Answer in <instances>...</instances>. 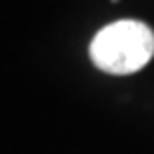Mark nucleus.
Segmentation results:
<instances>
[{
  "mask_svg": "<svg viewBox=\"0 0 154 154\" xmlns=\"http://www.w3.org/2000/svg\"><path fill=\"white\" fill-rule=\"evenodd\" d=\"M90 60L106 74H132L154 56V32L140 20H116L98 30L90 42Z\"/></svg>",
  "mask_w": 154,
  "mask_h": 154,
  "instance_id": "1",
  "label": "nucleus"
}]
</instances>
